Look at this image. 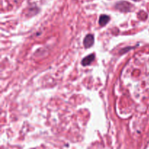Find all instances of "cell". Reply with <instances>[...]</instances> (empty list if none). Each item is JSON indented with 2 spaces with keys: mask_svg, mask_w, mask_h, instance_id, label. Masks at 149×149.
<instances>
[{
  "mask_svg": "<svg viewBox=\"0 0 149 149\" xmlns=\"http://www.w3.org/2000/svg\"><path fill=\"white\" fill-rule=\"evenodd\" d=\"M133 1H139V0H133Z\"/></svg>",
  "mask_w": 149,
  "mask_h": 149,
  "instance_id": "5",
  "label": "cell"
},
{
  "mask_svg": "<svg viewBox=\"0 0 149 149\" xmlns=\"http://www.w3.org/2000/svg\"><path fill=\"white\" fill-rule=\"evenodd\" d=\"M114 7L116 10H119V11L127 13V12L131 11V10L132 8V5L130 3L128 2V1H122L116 3L114 5Z\"/></svg>",
  "mask_w": 149,
  "mask_h": 149,
  "instance_id": "1",
  "label": "cell"
},
{
  "mask_svg": "<svg viewBox=\"0 0 149 149\" xmlns=\"http://www.w3.org/2000/svg\"><path fill=\"white\" fill-rule=\"evenodd\" d=\"M94 59H95L94 54H90V55H89L88 56L85 57V58L82 60V61H81V64H82L84 66L88 65H90L93 61H94Z\"/></svg>",
  "mask_w": 149,
  "mask_h": 149,
  "instance_id": "3",
  "label": "cell"
},
{
  "mask_svg": "<svg viewBox=\"0 0 149 149\" xmlns=\"http://www.w3.org/2000/svg\"><path fill=\"white\" fill-rule=\"evenodd\" d=\"M110 20V17L107 15H101L99 18V24L101 26H104L107 24Z\"/></svg>",
  "mask_w": 149,
  "mask_h": 149,
  "instance_id": "4",
  "label": "cell"
},
{
  "mask_svg": "<svg viewBox=\"0 0 149 149\" xmlns=\"http://www.w3.org/2000/svg\"><path fill=\"white\" fill-rule=\"evenodd\" d=\"M94 44V36L93 34H88L84 39V46L85 48H90Z\"/></svg>",
  "mask_w": 149,
  "mask_h": 149,
  "instance_id": "2",
  "label": "cell"
}]
</instances>
